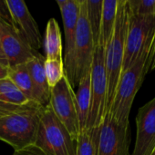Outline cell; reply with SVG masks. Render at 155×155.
Returning <instances> with one entry per match:
<instances>
[{"label":"cell","instance_id":"obj_26","mask_svg":"<svg viewBox=\"0 0 155 155\" xmlns=\"http://www.w3.org/2000/svg\"><path fill=\"white\" fill-rule=\"evenodd\" d=\"M13 155H44L40 151H38L37 148H35L34 146L21 150V151H17L15 152Z\"/></svg>","mask_w":155,"mask_h":155},{"label":"cell","instance_id":"obj_1","mask_svg":"<svg viewBox=\"0 0 155 155\" xmlns=\"http://www.w3.org/2000/svg\"><path fill=\"white\" fill-rule=\"evenodd\" d=\"M154 41L143 50L135 63L122 72L120 76L109 112L122 125H130L129 117L134 98L144 81L145 75L151 70Z\"/></svg>","mask_w":155,"mask_h":155},{"label":"cell","instance_id":"obj_27","mask_svg":"<svg viewBox=\"0 0 155 155\" xmlns=\"http://www.w3.org/2000/svg\"><path fill=\"white\" fill-rule=\"evenodd\" d=\"M8 77V67L0 63V79Z\"/></svg>","mask_w":155,"mask_h":155},{"label":"cell","instance_id":"obj_18","mask_svg":"<svg viewBox=\"0 0 155 155\" xmlns=\"http://www.w3.org/2000/svg\"><path fill=\"white\" fill-rule=\"evenodd\" d=\"M8 78L16 84L19 91L30 103H35L34 87L26 64L8 68Z\"/></svg>","mask_w":155,"mask_h":155},{"label":"cell","instance_id":"obj_22","mask_svg":"<svg viewBox=\"0 0 155 155\" xmlns=\"http://www.w3.org/2000/svg\"><path fill=\"white\" fill-rule=\"evenodd\" d=\"M44 70L48 86L53 88L65 76L64 64L61 60L45 59Z\"/></svg>","mask_w":155,"mask_h":155},{"label":"cell","instance_id":"obj_28","mask_svg":"<svg viewBox=\"0 0 155 155\" xmlns=\"http://www.w3.org/2000/svg\"><path fill=\"white\" fill-rule=\"evenodd\" d=\"M0 63H1L2 64H4V65H5V66L8 67L7 61H6L5 57V55H4V54H3V51H2V49H1V46H0Z\"/></svg>","mask_w":155,"mask_h":155},{"label":"cell","instance_id":"obj_15","mask_svg":"<svg viewBox=\"0 0 155 155\" xmlns=\"http://www.w3.org/2000/svg\"><path fill=\"white\" fill-rule=\"evenodd\" d=\"M75 99L79 130L82 132L87 129V123L90 110V72L87 74L79 83L77 92L75 93Z\"/></svg>","mask_w":155,"mask_h":155},{"label":"cell","instance_id":"obj_23","mask_svg":"<svg viewBox=\"0 0 155 155\" xmlns=\"http://www.w3.org/2000/svg\"><path fill=\"white\" fill-rule=\"evenodd\" d=\"M131 15L139 16L155 15V0H127Z\"/></svg>","mask_w":155,"mask_h":155},{"label":"cell","instance_id":"obj_20","mask_svg":"<svg viewBox=\"0 0 155 155\" xmlns=\"http://www.w3.org/2000/svg\"><path fill=\"white\" fill-rule=\"evenodd\" d=\"M0 102L16 106L30 103L8 77L0 79Z\"/></svg>","mask_w":155,"mask_h":155},{"label":"cell","instance_id":"obj_6","mask_svg":"<svg viewBox=\"0 0 155 155\" xmlns=\"http://www.w3.org/2000/svg\"><path fill=\"white\" fill-rule=\"evenodd\" d=\"M91 103L87 129L98 128L106 114L107 103V75L105 68V49L97 45L94 50L90 67Z\"/></svg>","mask_w":155,"mask_h":155},{"label":"cell","instance_id":"obj_19","mask_svg":"<svg viewBox=\"0 0 155 155\" xmlns=\"http://www.w3.org/2000/svg\"><path fill=\"white\" fill-rule=\"evenodd\" d=\"M103 0H86V14L95 46L99 45Z\"/></svg>","mask_w":155,"mask_h":155},{"label":"cell","instance_id":"obj_9","mask_svg":"<svg viewBox=\"0 0 155 155\" xmlns=\"http://www.w3.org/2000/svg\"><path fill=\"white\" fill-rule=\"evenodd\" d=\"M130 125H122L110 112L105 114L96 144V155H130Z\"/></svg>","mask_w":155,"mask_h":155},{"label":"cell","instance_id":"obj_30","mask_svg":"<svg viewBox=\"0 0 155 155\" xmlns=\"http://www.w3.org/2000/svg\"><path fill=\"white\" fill-rule=\"evenodd\" d=\"M151 155H155V149H154V151L153 152V153H152V154H151Z\"/></svg>","mask_w":155,"mask_h":155},{"label":"cell","instance_id":"obj_29","mask_svg":"<svg viewBox=\"0 0 155 155\" xmlns=\"http://www.w3.org/2000/svg\"><path fill=\"white\" fill-rule=\"evenodd\" d=\"M151 70H155V41L153 45V59H152V66Z\"/></svg>","mask_w":155,"mask_h":155},{"label":"cell","instance_id":"obj_10","mask_svg":"<svg viewBox=\"0 0 155 155\" xmlns=\"http://www.w3.org/2000/svg\"><path fill=\"white\" fill-rule=\"evenodd\" d=\"M0 46L8 68L26 64L37 53L34 51L16 27L0 21Z\"/></svg>","mask_w":155,"mask_h":155},{"label":"cell","instance_id":"obj_11","mask_svg":"<svg viewBox=\"0 0 155 155\" xmlns=\"http://www.w3.org/2000/svg\"><path fill=\"white\" fill-rule=\"evenodd\" d=\"M135 122L136 142L131 155H151L155 149V97L139 109Z\"/></svg>","mask_w":155,"mask_h":155},{"label":"cell","instance_id":"obj_25","mask_svg":"<svg viewBox=\"0 0 155 155\" xmlns=\"http://www.w3.org/2000/svg\"><path fill=\"white\" fill-rule=\"evenodd\" d=\"M23 106H16V105L7 104H4V103H1L0 102V116H4V115L8 114L10 113L16 112V111L21 109Z\"/></svg>","mask_w":155,"mask_h":155},{"label":"cell","instance_id":"obj_2","mask_svg":"<svg viewBox=\"0 0 155 155\" xmlns=\"http://www.w3.org/2000/svg\"><path fill=\"white\" fill-rule=\"evenodd\" d=\"M42 106L29 103L21 109L0 116V141L15 152L34 145Z\"/></svg>","mask_w":155,"mask_h":155},{"label":"cell","instance_id":"obj_12","mask_svg":"<svg viewBox=\"0 0 155 155\" xmlns=\"http://www.w3.org/2000/svg\"><path fill=\"white\" fill-rule=\"evenodd\" d=\"M16 28L29 46L36 52L41 47V35L38 25L26 3L20 0H6Z\"/></svg>","mask_w":155,"mask_h":155},{"label":"cell","instance_id":"obj_13","mask_svg":"<svg viewBox=\"0 0 155 155\" xmlns=\"http://www.w3.org/2000/svg\"><path fill=\"white\" fill-rule=\"evenodd\" d=\"M45 59L46 58L37 52L35 56L26 64L34 87L35 102L42 107L49 104L51 93V88L48 86L44 70Z\"/></svg>","mask_w":155,"mask_h":155},{"label":"cell","instance_id":"obj_24","mask_svg":"<svg viewBox=\"0 0 155 155\" xmlns=\"http://www.w3.org/2000/svg\"><path fill=\"white\" fill-rule=\"evenodd\" d=\"M0 21L7 24L13 27H16L13 18H12L10 9L7 5L6 0H0Z\"/></svg>","mask_w":155,"mask_h":155},{"label":"cell","instance_id":"obj_21","mask_svg":"<svg viewBox=\"0 0 155 155\" xmlns=\"http://www.w3.org/2000/svg\"><path fill=\"white\" fill-rule=\"evenodd\" d=\"M98 134L99 127L80 132L76 141V155H96Z\"/></svg>","mask_w":155,"mask_h":155},{"label":"cell","instance_id":"obj_7","mask_svg":"<svg viewBox=\"0 0 155 155\" xmlns=\"http://www.w3.org/2000/svg\"><path fill=\"white\" fill-rule=\"evenodd\" d=\"M155 40V15L139 16L130 13L122 73L131 67L143 50Z\"/></svg>","mask_w":155,"mask_h":155},{"label":"cell","instance_id":"obj_16","mask_svg":"<svg viewBox=\"0 0 155 155\" xmlns=\"http://www.w3.org/2000/svg\"><path fill=\"white\" fill-rule=\"evenodd\" d=\"M44 48L46 52V59L63 61L61 32L57 20L53 17L50 18L47 23L44 38Z\"/></svg>","mask_w":155,"mask_h":155},{"label":"cell","instance_id":"obj_4","mask_svg":"<svg viewBox=\"0 0 155 155\" xmlns=\"http://www.w3.org/2000/svg\"><path fill=\"white\" fill-rule=\"evenodd\" d=\"M130 10L127 0H118L117 16L114 31L105 49V68L107 75L106 113L110 111L113 102L116 87L122 74L125 42L128 31Z\"/></svg>","mask_w":155,"mask_h":155},{"label":"cell","instance_id":"obj_3","mask_svg":"<svg viewBox=\"0 0 155 155\" xmlns=\"http://www.w3.org/2000/svg\"><path fill=\"white\" fill-rule=\"evenodd\" d=\"M86 14V0H80V9L72 50L63 58L65 76L74 89L90 72L95 50Z\"/></svg>","mask_w":155,"mask_h":155},{"label":"cell","instance_id":"obj_8","mask_svg":"<svg viewBox=\"0 0 155 155\" xmlns=\"http://www.w3.org/2000/svg\"><path fill=\"white\" fill-rule=\"evenodd\" d=\"M49 106L55 116L66 127L73 140L77 141L80 133L75 92L69 80L64 76L60 82L51 88Z\"/></svg>","mask_w":155,"mask_h":155},{"label":"cell","instance_id":"obj_17","mask_svg":"<svg viewBox=\"0 0 155 155\" xmlns=\"http://www.w3.org/2000/svg\"><path fill=\"white\" fill-rule=\"evenodd\" d=\"M117 6L118 0H103L102 2V15L99 45H101L103 48H105L111 41L114 31L117 16Z\"/></svg>","mask_w":155,"mask_h":155},{"label":"cell","instance_id":"obj_5","mask_svg":"<svg viewBox=\"0 0 155 155\" xmlns=\"http://www.w3.org/2000/svg\"><path fill=\"white\" fill-rule=\"evenodd\" d=\"M33 146L44 155H76V141L55 116L49 104L42 107Z\"/></svg>","mask_w":155,"mask_h":155},{"label":"cell","instance_id":"obj_14","mask_svg":"<svg viewBox=\"0 0 155 155\" xmlns=\"http://www.w3.org/2000/svg\"><path fill=\"white\" fill-rule=\"evenodd\" d=\"M57 4L59 7L63 22L65 55H68L72 50L75 41L80 9V0H57Z\"/></svg>","mask_w":155,"mask_h":155}]
</instances>
